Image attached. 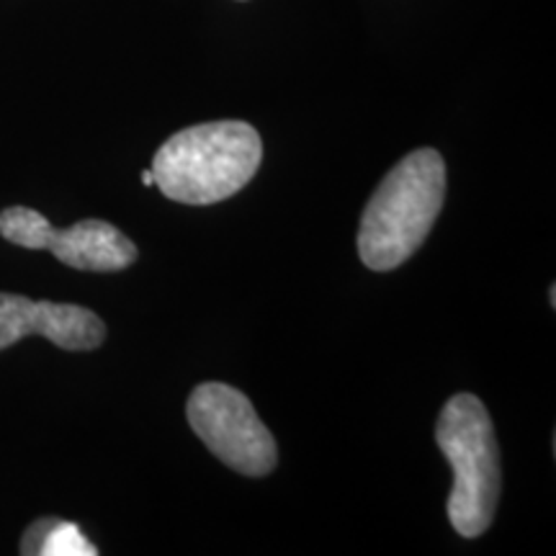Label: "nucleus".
Masks as SVG:
<instances>
[{
  "instance_id": "f257e3e1",
  "label": "nucleus",
  "mask_w": 556,
  "mask_h": 556,
  "mask_svg": "<svg viewBox=\"0 0 556 556\" xmlns=\"http://www.w3.org/2000/svg\"><path fill=\"white\" fill-rule=\"evenodd\" d=\"M446 199V163L435 150L402 157L361 214L358 255L371 270H394L413 258Z\"/></svg>"
},
{
  "instance_id": "f03ea898",
  "label": "nucleus",
  "mask_w": 556,
  "mask_h": 556,
  "mask_svg": "<svg viewBox=\"0 0 556 556\" xmlns=\"http://www.w3.org/2000/svg\"><path fill=\"white\" fill-rule=\"evenodd\" d=\"M261 163L258 129L248 122H208L165 139L150 170L163 197L206 206L245 189Z\"/></svg>"
},
{
  "instance_id": "7ed1b4c3",
  "label": "nucleus",
  "mask_w": 556,
  "mask_h": 556,
  "mask_svg": "<svg viewBox=\"0 0 556 556\" xmlns=\"http://www.w3.org/2000/svg\"><path fill=\"white\" fill-rule=\"evenodd\" d=\"M435 441L454 469L451 526L464 539L482 536L495 520L503 490L497 438L484 402L475 394H454L438 417Z\"/></svg>"
},
{
  "instance_id": "20e7f679",
  "label": "nucleus",
  "mask_w": 556,
  "mask_h": 556,
  "mask_svg": "<svg viewBox=\"0 0 556 556\" xmlns=\"http://www.w3.org/2000/svg\"><path fill=\"white\" fill-rule=\"evenodd\" d=\"M186 415L193 433L229 469L245 477H266L274 471L278 462L276 438L240 389L206 381L191 392Z\"/></svg>"
},
{
  "instance_id": "39448f33",
  "label": "nucleus",
  "mask_w": 556,
  "mask_h": 556,
  "mask_svg": "<svg viewBox=\"0 0 556 556\" xmlns=\"http://www.w3.org/2000/svg\"><path fill=\"white\" fill-rule=\"evenodd\" d=\"M0 235L26 250H50L65 266L90 274H116L137 261L135 242L103 219L58 229L29 206H11L0 212Z\"/></svg>"
},
{
  "instance_id": "423d86ee",
  "label": "nucleus",
  "mask_w": 556,
  "mask_h": 556,
  "mask_svg": "<svg viewBox=\"0 0 556 556\" xmlns=\"http://www.w3.org/2000/svg\"><path fill=\"white\" fill-rule=\"evenodd\" d=\"M26 336H41L62 351H96L106 340L103 319L80 304L34 302L18 294H0V351Z\"/></svg>"
},
{
  "instance_id": "0eeeda50",
  "label": "nucleus",
  "mask_w": 556,
  "mask_h": 556,
  "mask_svg": "<svg viewBox=\"0 0 556 556\" xmlns=\"http://www.w3.org/2000/svg\"><path fill=\"white\" fill-rule=\"evenodd\" d=\"M24 556H96V548L75 523L60 518H39L21 539Z\"/></svg>"
},
{
  "instance_id": "6e6552de",
  "label": "nucleus",
  "mask_w": 556,
  "mask_h": 556,
  "mask_svg": "<svg viewBox=\"0 0 556 556\" xmlns=\"http://www.w3.org/2000/svg\"><path fill=\"white\" fill-rule=\"evenodd\" d=\"M142 184L144 186H155V176H152V170H144L142 173Z\"/></svg>"
}]
</instances>
